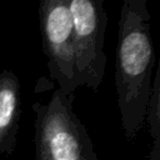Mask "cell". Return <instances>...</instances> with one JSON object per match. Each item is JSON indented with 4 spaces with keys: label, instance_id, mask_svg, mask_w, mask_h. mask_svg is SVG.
<instances>
[{
    "label": "cell",
    "instance_id": "5b68a950",
    "mask_svg": "<svg viewBox=\"0 0 160 160\" xmlns=\"http://www.w3.org/2000/svg\"><path fill=\"white\" fill-rule=\"evenodd\" d=\"M21 85L9 69L0 72V156L11 155L18 141L21 118Z\"/></svg>",
    "mask_w": 160,
    "mask_h": 160
},
{
    "label": "cell",
    "instance_id": "3957f363",
    "mask_svg": "<svg viewBox=\"0 0 160 160\" xmlns=\"http://www.w3.org/2000/svg\"><path fill=\"white\" fill-rule=\"evenodd\" d=\"M74 30V70L78 88L98 91L105 75L104 35L108 15L104 0H69Z\"/></svg>",
    "mask_w": 160,
    "mask_h": 160
},
{
    "label": "cell",
    "instance_id": "7a4b0ae2",
    "mask_svg": "<svg viewBox=\"0 0 160 160\" xmlns=\"http://www.w3.org/2000/svg\"><path fill=\"white\" fill-rule=\"evenodd\" d=\"M74 94L54 91L49 102L32 104L35 160H99L86 126L74 111Z\"/></svg>",
    "mask_w": 160,
    "mask_h": 160
},
{
    "label": "cell",
    "instance_id": "8992f818",
    "mask_svg": "<svg viewBox=\"0 0 160 160\" xmlns=\"http://www.w3.org/2000/svg\"><path fill=\"white\" fill-rule=\"evenodd\" d=\"M145 121L149 125V134L151 138V146L149 160H160V66L155 70L152 79L151 94L146 106Z\"/></svg>",
    "mask_w": 160,
    "mask_h": 160
},
{
    "label": "cell",
    "instance_id": "6da1fadb",
    "mask_svg": "<svg viewBox=\"0 0 160 160\" xmlns=\"http://www.w3.org/2000/svg\"><path fill=\"white\" fill-rule=\"evenodd\" d=\"M146 0H125L119 18L115 89L122 131L132 141L145 122L155 50Z\"/></svg>",
    "mask_w": 160,
    "mask_h": 160
},
{
    "label": "cell",
    "instance_id": "277c9868",
    "mask_svg": "<svg viewBox=\"0 0 160 160\" xmlns=\"http://www.w3.org/2000/svg\"><path fill=\"white\" fill-rule=\"evenodd\" d=\"M42 51L48 71L64 95L78 89L74 70V30L69 0H44L39 5Z\"/></svg>",
    "mask_w": 160,
    "mask_h": 160
}]
</instances>
